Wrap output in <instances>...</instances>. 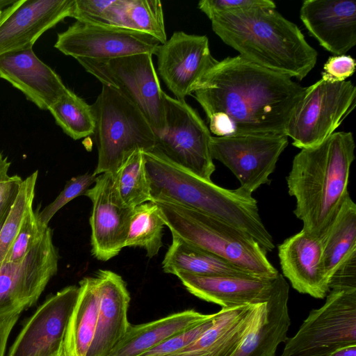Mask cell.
Listing matches in <instances>:
<instances>
[{"instance_id":"cell-1","label":"cell","mask_w":356,"mask_h":356,"mask_svg":"<svg viewBox=\"0 0 356 356\" xmlns=\"http://www.w3.org/2000/svg\"><path fill=\"white\" fill-rule=\"evenodd\" d=\"M307 88L238 55L218 60L193 93L210 132L222 137L284 134Z\"/></svg>"},{"instance_id":"cell-2","label":"cell","mask_w":356,"mask_h":356,"mask_svg":"<svg viewBox=\"0 0 356 356\" xmlns=\"http://www.w3.org/2000/svg\"><path fill=\"white\" fill-rule=\"evenodd\" d=\"M209 19L224 43L256 65L299 81L316 65V50L299 27L275 8L240 9Z\"/></svg>"},{"instance_id":"cell-3","label":"cell","mask_w":356,"mask_h":356,"mask_svg":"<svg viewBox=\"0 0 356 356\" xmlns=\"http://www.w3.org/2000/svg\"><path fill=\"white\" fill-rule=\"evenodd\" d=\"M355 149L353 133L337 131L316 146L300 149L293 159L286 183L296 200L293 213L302 229L314 237L324 234L349 195Z\"/></svg>"},{"instance_id":"cell-4","label":"cell","mask_w":356,"mask_h":356,"mask_svg":"<svg viewBox=\"0 0 356 356\" xmlns=\"http://www.w3.org/2000/svg\"><path fill=\"white\" fill-rule=\"evenodd\" d=\"M152 201L168 200L211 216L253 238L266 252L273 239L257 200L241 188L227 189L172 163L156 151L143 152Z\"/></svg>"},{"instance_id":"cell-5","label":"cell","mask_w":356,"mask_h":356,"mask_svg":"<svg viewBox=\"0 0 356 356\" xmlns=\"http://www.w3.org/2000/svg\"><path fill=\"white\" fill-rule=\"evenodd\" d=\"M172 234L261 277L275 278L279 272L267 252L251 236L218 219L175 202L154 200Z\"/></svg>"},{"instance_id":"cell-6","label":"cell","mask_w":356,"mask_h":356,"mask_svg":"<svg viewBox=\"0 0 356 356\" xmlns=\"http://www.w3.org/2000/svg\"><path fill=\"white\" fill-rule=\"evenodd\" d=\"M97 163L93 175L114 172L135 150L154 149L156 135L139 111L114 88L102 85L92 104Z\"/></svg>"},{"instance_id":"cell-7","label":"cell","mask_w":356,"mask_h":356,"mask_svg":"<svg viewBox=\"0 0 356 356\" xmlns=\"http://www.w3.org/2000/svg\"><path fill=\"white\" fill-rule=\"evenodd\" d=\"M152 56L139 54L111 59L76 60L102 85L114 88L134 104L158 136L165 127V92Z\"/></svg>"},{"instance_id":"cell-8","label":"cell","mask_w":356,"mask_h":356,"mask_svg":"<svg viewBox=\"0 0 356 356\" xmlns=\"http://www.w3.org/2000/svg\"><path fill=\"white\" fill-rule=\"evenodd\" d=\"M280 356H328L356 344V289L330 290L325 303L310 311Z\"/></svg>"},{"instance_id":"cell-9","label":"cell","mask_w":356,"mask_h":356,"mask_svg":"<svg viewBox=\"0 0 356 356\" xmlns=\"http://www.w3.org/2000/svg\"><path fill=\"white\" fill-rule=\"evenodd\" d=\"M355 98L356 87L351 81L331 83L321 79L307 88L284 134L300 149L316 146L353 111Z\"/></svg>"},{"instance_id":"cell-10","label":"cell","mask_w":356,"mask_h":356,"mask_svg":"<svg viewBox=\"0 0 356 356\" xmlns=\"http://www.w3.org/2000/svg\"><path fill=\"white\" fill-rule=\"evenodd\" d=\"M164 106L165 130L156 136L153 150L195 175L211 181L216 167L211 152L212 136L209 127L186 101L165 92Z\"/></svg>"},{"instance_id":"cell-11","label":"cell","mask_w":356,"mask_h":356,"mask_svg":"<svg viewBox=\"0 0 356 356\" xmlns=\"http://www.w3.org/2000/svg\"><path fill=\"white\" fill-rule=\"evenodd\" d=\"M284 134L213 136V159L224 164L236 176L240 188L250 194L269 184L280 156L287 147Z\"/></svg>"},{"instance_id":"cell-12","label":"cell","mask_w":356,"mask_h":356,"mask_svg":"<svg viewBox=\"0 0 356 356\" xmlns=\"http://www.w3.org/2000/svg\"><path fill=\"white\" fill-rule=\"evenodd\" d=\"M58 262L49 227L22 259L0 262V316L22 314L35 305L56 274Z\"/></svg>"},{"instance_id":"cell-13","label":"cell","mask_w":356,"mask_h":356,"mask_svg":"<svg viewBox=\"0 0 356 356\" xmlns=\"http://www.w3.org/2000/svg\"><path fill=\"white\" fill-rule=\"evenodd\" d=\"M160 44L156 39L139 31L76 20L58 34L54 47L76 60H100L139 54L156 55Z\"/></svg>"},{"instance_id":"cell-14","label":"cell","mask_w":356,"mask_h":356,"mask_svg":"<svg viewBox=\"0 0 356 356\" xmlns=\"http://www.w3.org/2000/svg\"><path fill=\"white\" fill-rule=\"evenodd\" d=\"M157 67L160 77L175 95L185 101L193 93L207 72L218 61L211 55L206 35L174 32L158 48Z\"/></svg>"},{"instance_id":"cell-15","label":"cell","mask_w":356,"mask_h":356,"mask_svg":"<svg viewBox=\"0 0 356 356\" xmlns=\"http://www.w3.org/2000/svg\"><path fill=\"white\" fill-rule=\"evenodd\" d=\"M84 195L92 204L90 218L91 252L98 260L108 261L124 248L134 208L122 201L113 172L97 176Z\"/></svg>"},{"instance_id":"cell-16","label":"cell","mask_w":356,"mask_h":356,"mask_svg":"<svg viewBox=\"0 0 356 356\" xmlns=\"http://www.w3.org/2000/svg\"><path fill=\"white\" fill-rule=\"evenodd\" d=\"M79 286H68L47 298L28 319L7 356H52L64 343Z\"/></svg>"},{"instance_id":"cell-17","label":"cell","mask_w":356,"mask_h":356,"mask_svg":"<svg viewBox=\"0 0 356 356\" xmlns=\"http://www.w3.org/2000/svg\"><path fill=\"white\" fill-rule=\"evenodd\" d=\"M74 0H17L0 21V55L33 49L47 30L71 15Z\"/></svg>"},{"instance_id":"cell-18","label":"cell","mask_w":356,"mask_h":356,"mask_svg":"<svg viewBox=\"0 0 356 356\" xmlns=\"http://www.w3.org/2000/svg\"><path fill=\"white\" fill-rule=\"evenodd\" d=\"M278 257L283 276L294 289L315 298L326 297L330 280L323 266L320 237L302 229L278 245Z\"/></svg>"},{"instance_id":"cell-19","label":"cell","mask_w":356,"mask_h":356,"mask_svg":"<svg viewBox=\"0 0 356 356\" xmlns=\"http://www.w3.org/2000/svg\"><path fill=\"white\" fill-rule=\"evenodd\" d=\"M300 18L309 34L334 56L356 44L355 0H305Z\"/></svg>"},{"instance_id":"cell-20","label":"cell","mask_w":356,"mask_h":356,"mask_svg":"<svg viewBox=\"0 0 356 356\" xmlns=\"http://www.w3.org/2000/svg\"><path fill=\"white\" fill-rule=\"evenodd\" d=\"M0 78L42 110H48L67 88L60 76L42 62L33 49L0 55Z\"/></svg>"},{"instance_id":"cell-21","label":"cell","mask_w":356,"mask_h":356,"mask_svg":"<svg viewBox=\"0 0 356 356\" xmlns=\"http://www.w3.org/2000/svg\"><path fill=\"white\" fill-rule=\"evenodd\" d=\"M187 291L222 308L268 302L275 278L250 275H197L183 272L175 274Z\"/></svg>"},{"instance_id":"cell-22","label":"cell","mask_w":356,"mask_h":356,"mask_svg":"<svg viewBox=\"0 0 356 356\" xmlns=\"http://www.w3.org/2000/svg\"><path fill=\"white\" fill-rule=\"evenodd\" d=\"M266 302L222 308L213 324L187 347L167 356H231L257 325Z\"/></svg>"},{"instance_id":"cell-23","label":"cell","mask_w":356,"mask_h":356,"mask_svg":"<svg viewBox=\"0 0 356 356\" xmlns=\"http://www.w3.org/2000/svg\"><path fill=\"white\" fill-rule=\"evenodd\" d=\"M99 305L95 335L87 356H106L124 335L130 323L127 312L130 295L118 274L99 270Z\"/></svg>"},{"instance_id":"cell-24","label":"cell","mask_w":356,"mask_h":356,"mask_svg":"<svg viewBox=\"0 0 356 356\" xmlns=\"http://www.w3.org/2000/svg\"><path fill=\"white\" fill-rule=\"evenodd\" d=\"M289 298V284L279 273L259 322L231 356H276L279 345L289 339L287 332L291 325Z\"/></svg>"},{"instance_id":"cell-25","label":"cell","mask_w":356,"mask_h":356,"mask_svg":"<svg viewBox=\"0 0 356 356\" xmlns=\"http://www.w3.org/2000/svg\"><path fill=\"white\" fill-rule=\"evenodd\" d=\"M208 315L188 309L149 323L130 324L123 337L106 356H139Z\"/></svg>"},{"instance_id":"cell-26","label":"cell","mask_w":356,"mask_h":356,"mask_svg":"<svg viewBox=\"0 0 356 356\" xmlns=\"http://www.w3.org/2000/svg\"><path fill=\"white\" fill-rule=\"evenodd\" d=\"M99 289L97 277L79 282V294L64 338L67 356H87L97 325Z\"/></svg>"},{"instance_id":"cell-27","label":"cell","mask_w":356,"mask_h":356,"mask_svg":"<svg viewBox=\"0 0 356 356\" xmlns=\"http://www.w3.org/2000/svg\"><path fill=\"white\" fill-rule=\"evenodd\" d=\"M172 240L162 261L163 270L197 275H250L234 264L172 234ZM257 277V276H256Z\"/></svg>"},{"instance_id":"cell-28","label":"cell","mask_w":356,"mask_h":356,"mask_svg":"<svg viewBox=\"0 0 356 356\" xmlns=\"http://www.w3.org/2000/svg\"><path fill=\"white\" fill-rule=\"evenodd\" d=\"M320 238L324 268L331 280L343 264L356 257V204L350 194Z\"/></svg>"},{"instance_id":"cell-29","label":"cell","mask_w":356,"mask_h":356,"mask_svg":"<svg viewBox=\"0 0 356 356\" xmlns=\"http://www.w3.org/2000/svg\"><path fill=\"white\" fill-rule=\"evenodd\" d=\"M164 221L157 204L148 201L134 208L125 247H140L152 258L162 247Z\"/></svg>"},{"instance_id":"cell-30","label":"cell","mask_w":356,"mask_h":356,"mask_svg":"<svg viewBox=\"0 0 356 356\" xmlns=\"http://www.w3.org/2000/svg\"><path fill=\"white\" fill-rule=\"evenodd\" d=\"M56 123L74 140L94 134L95 119L92 105L67 88L48 109Z\"/></svg>"},{"instance_id":"cell-31","label":"cell","mask_w":356,"mask_h":356,"mask_svg":"<svg viewBox=\"0 0 356 356\" xmlns=\"http://www.w3.org/2000/svg\"><path fill=\"white\" fill-rule=\"evenodd\" d=\"M118 194L128 207H135L152 201L143 151L133 152L113 172Z\"/></svg>"},{"instance_id":"cell-32","label":"cell","mask_w":356,"mask_h":356,"mask_svg":"<svg viewBox=\"0 0 356 356\" xmlns=\"http://www.w3.org/2000/svg\"><path fill=\"white\" fill-rule=\"evenodd\" d=\"M123 26L149 35L161 44L168 40L163 8L158 0H126Z\"/></svg>"},{"instance_id":"cell-33","label":"cell","mask_w":356,"mask_h":356,"mask_svg":"<svg viewBox=\"0 0 356 356\" xmlns=\"http://www.w3.org/2000/svg\"><path fill=\"white\" fill-rule=\"evenodd\" d=\"M38 176L36 170L23 180L17 197L0 231V262L10 249L24 217L33 208L35 188Z\"/></svg>"},{"instance_id":"cell-34","label":"cell","mask_w":356,"mask_h":356,"mask_svg":"<svg viewBox=\"0 0 356 356\" xmlns=\"http://www.w3.org/2000/svg\"><path fill=\"white\" fill-rule=\"evenodd\" d=\"M124 6L125 0H74L70 17L98 25L123 27Z\"/></svg>"},{"instance_id":"cell-35","label":"cell","mask_w":356,"mask_h":356,"mask_svg":"<svg viewBox=\"0 0 356 356\" xmlns=\"http://www.w3.org/2000/svg\"><path fill=\"white\" fill-rule=\"evenodd\" d=\"M47 227L40 223L33 209H31L2 261H17L22 259L42 239Z\"/></svg>"},{"instance_id":"cell-36","label":"cell","mask_w":356,"mask_h":356,"mask_svg":"<svg viewBox=\"0 0 356 356\" xmlns=\"http://www.w3.org/2000/svg\"><path fill=\"white\" fill-rule=\"evenodd\" d=\"M96 177L92 173H85L70 179L56 199L36 213L40 223L47 227L56 213L73 199L84 195L90 186L95 183Z\"/></svg>"},{"instance_id":"cell-37","label":"cell","mask_w":356,"mask_h":356,"mask_svg":"<svg viewBox=\"0 0 356 356\" xmlns=\"http://www.w3.org/2000/svg\"><path fill=\"white\" fill-rule=\"evenodd\" d=\"M217 312L209 314L204 320L172 335L139 356H167L187 347L213 324Z\"/></svg>"},{"instance_id":"cell-38","label":"cell","mask_w":356,"mask_h":356,"mask_svg":"<svg viewBox=\"0 0 356 356\" xmlns=\"http://www.w3.org/2000/svg\"><path fill=\"white\" fill-rule=\"evenodd\" d=\"M197 7L210 19L218 13L250 8H275L276 5L270 0H202Z\"/></svg>"},{"instance_id":"cell-39","label":"cell","mask_w":356,"mask_h":356,"mask_svg":"<svg viewBox=\"0 0 356 356\" xmlns=\"http://www.w3.org/2000/svg\"><path fill=\"white\" fill-rule=\"evenodd\" d=\"M356 67L355 59L349 55L330 56L323 65L321 79L327 82H341L351 76Z\"/></svg>"},{"instance_id":"cell-40","label":"cell","mask_w":356,"mask_h":356,"mask_svg":"<svg viewBox=\"0 0 356 356\" xmlns=\"http://www.w3.org/2000/svg\"><path fill=\"white\" fill-rule=\"evenodd\" d=\"M10 164L8 157L0 153V210L13 204L23 181L18 175H8Z\"/></svg>"},{"instance_id":"cell-41","label":"cell","mask_w":356,"mask_h":356,"mask_svg":"<svg viewBox=\"0 0 356 356\" xmlns=\"http://www.w3.org/2000/svg\"><path fill=\"white\" fill-rule=\"evenodd\" d=\"M356 289V257L343 264L333 275L330 290Z\"/></svg>"},{"instance_id":"cell-42","label":"cell","mask_w":356,"mask_h":356,"mask_svg":"<svg viewBox=\"0 0 356 356\" xmlns=\"http://www.w3.org/2000/svg\"><path fill=\"white\" fill-rule=\"evenodd\" d=\"M328 356H356V344L342 347Z\"/></svg>"},{"instance_id":"cell-43","label":"cell","mask_w":356,"mask_h":356,"mask_svg":"<svg viewBox=\"0 0 356 356\" xmlns=\"http://www.w3.org/2000/svg\"><path fill=\"white\" fill-rule=\"evenodd\" d=\"M12 205L7 206L0 210V231L6 219L8 214L10 212Z\"/></svg>"},{"instance_id":"cell-44","label":"cell","mask_w":356,"mask_h":356,"mask_svg":"<svg viewBox=\"0 0 356 356\" xmlns=\"http://www.w3.org/2000/svg\"><path fill=\"white\" fill-rule=\"evenodd\" d=\"M17 0H0V10L13 5Z\"/></svg>"},{"instance_id":"cell-45","label":"cell","mask_w":356,"mask_h":356,"mask_svg":"<svg viewBox=\"0 0 356 356\" xmlns=\"http://www.w3.org/2000/svg\"><path fill=\"white\" fill-rule=\"evenodd\" d=\"M52 356H67L64 343L61 346L58 350Z\"/></svg>"},{"instance_id":"cell-46","label":"cell","mask_w":356,"mask_h":356,"mask_svg":"<svg viewBox=\"0 0 356 356\" xmlns=\"http://www.w3.org/2000/svg\"><path fill=\"white\" fill-rule=\"evenodd\" d=\"M4 15V9L2 10H0V21L2 19Z\"/></svg>"}]
</instances>
